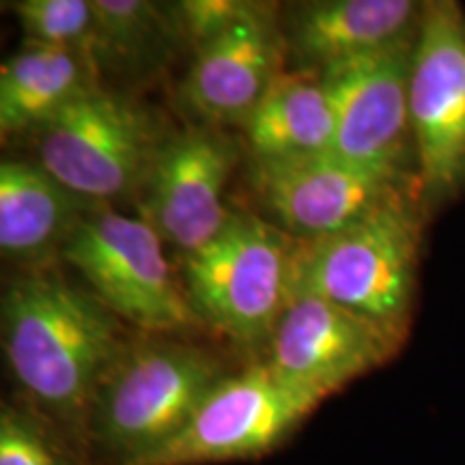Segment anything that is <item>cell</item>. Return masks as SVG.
I'll list each match as a JSON object with an SVG mask.
<instances>
[{"mask_svg": "<svg viewBox=\"0 0 465 465\" xmlns=\"http://www.w3.org/2000/svg\"><path fill=\"white\" fill-rule=\"evenodd\" d=\"M0 325L15 399L86 446L97 391L127 345L119 319L91 291L31 272L5 287Z\"/></svg>", "mask_w": 465, "mask_h": 465, "instance_id": "cell-1", "label": "cell"}, {"mask_svg": "<svg viewBox=\"0 0 465 465\" xmlns=\"http://www.w3.org/2000/svg\"><path fill=\"white\" fill-rule=\"evenodd\" d=\"M422 201L405 194L319 240H293L289 300L312 295L381 325L401 342L414 308Z\"/></svg>", "mask_w": 465, "mask_h": 465, "instance_id": "cell-2", "label": "cell"}, {"mask_svg": "<svg viewBox=\"0 0 465 465\" xmlns=\"http://www.w3.org/2000/svg\"><path fill=\"white\" fill-rule=\"evenodd\" d=\"M226 373L223 360L188 342H127L93 403L86 427L93 463L144 461L182 431Z\"/></svg>", "mask_w": 465, "mask_h": 465, "instance_id": "cell-3", "label": "cell"}, {"mask_svg": "<svg viewBox=\"0 0 465 465\" xmlns=\"http://www.w3.org/2000/svg\"><path fill=\"white\" fill-rule=\"evenodd\" d=\"M293 240L252 213L232 212L224 229L182 259V282L201 323L243 349H263L289 304Z\"/></svg>", "mask_w": 465, "mask_h": 465, "instance_id": "cell-4", "label": "cell"}, {"mask_svg": "<svg viewBox=\"0 0 465 465\" xmlns=\"http://www.w3.org/2000/svg\"><path fill=\"white\" fill-rule=\"evenodd\" d=\"M162 143L149 108L102 86L35 132L39 164L102 207L141 194Z\"/></svg>", "mask_w": 465, "mask_h": 465, "instance_id": "cell-5", "label": "cell"}, {"mask_svg": "<svg viewBox=\"0 0 465 465\" xmlns=\"http://www.w3.org/2000/svg\"><path fill=\"white\" fill-rule=\"evenodd\" d=\"M61 257L121 322L155 334L201 323L168 263L164 240L144 218L97 209L74 231Z\"/></svg>", "mask_w": 465, "mask_h": 465, "instance_id": "cell-6", "label": "cell"}, {"mask_svg": "<svg viewBox=\"0 0 465 465\" xmlns=\"http://www.w3.org/2000/svg\"><path fill=\"white\" fill-rule=\"evenodd\" d=\"M410 125L422 207L465 190V11L424 3L410 78Z\"/></svg>", "mask_w": 465, "mask_h": 465, "instance_id": "cell-7", "label": "cell"}, {"mask_svg": "<svg viewBox=\"0 0 465 465\" xmlns=\"http://www.w3.org/2000/svg\"><path fill=\"white\" fill-rule=\"evenodd\" d=\"M257 360L226 373L174 438L138 465H212L270 455L322 405Z\"/></svg>", "mask_w": 465, "mask_h": 465, "instance_id": "cell-8", "label": "cell"}, {"mask_svg": "<svg viewBox=\"0 0 465 465\" xmlns=\"http://www.w3.org/2000/svg\"><path fill=\"white\" fill-rule=\"evenodd\" d=\"M416 35L322 75L336 113L332 153L377 173L416 177L410 78Z\"/></svg>", "mask_w": 465, "mask_h": 465, "instance_id": "cell-9", "label": "cell"}, {"mask_svg": "<svg viewBox=\"0 0 465 465\" xmlns=\"http://www.w3.org/2000/svg\"><path fill=\"white\" fill-rule=\"evenodd\" d=\"M248 182L270 223L298 242L319 240L401 196L418 194L416 177L369 171L336 153L248 160Z\"/></svg>", "mask_w": 465, "mask_h": 465, "instance_id": "cell-10", "label": "cell"}, {"mask_svg": "<svg viewBox=\"0 0 465 465\" xmlns=\"http://www.w3.org/2000/svg\"><path fill=\"white\" fill-rule=\"evenodd\" d=\"M240 158V143L216 125L188 127L162 143L138 196L143 218L182 259L205 248L229 223L224 188Z\"/></svg>", "mask_w": 465, "mask_h": 465, "instance_id": "cell-11", "label": "cell"}, {"mask_svg": "<svg viewBox=\"0 0 465 465\" xmlns=\"http://www.w3.org/2000/svg\"><path fill=\"white\" fill-rule=\"evenodd\" d=\"M401 341L369 319L312 295L291 298L261 358L278 380L325 401L386 364Z\"/></svg>", "mask_w": 465, "mask_h": 465, "instance_id": "cell-12", "label": "cell"}, {"mask_svg": "<svg viewBox=\"0 0 465 465\" xmlns=\"http://www.w3.org/2000/svg\"><path fill=\"white\" fill-rule=\"evenodd\" d=\"M284 72L287 44L278 9L254 3L242 20L196 48L179 100L205 125L242 127Z\"/></svg>", "mask_w": 465, "mask_h": 465, "instance_id": "cell-13", "label": "cell"}, {"mask_svg": "<svg viewBox=\"0 0 465 465\" xmlns=\"http://www.w3.org/2000/svg\"><path fill=\"white\" fill-rule=\"evenodd\" d=\"M414 0H311L282 11L287 72L325 69L403 42L420 25Z\"/></svg>", "mask_w": 465, "mask_h": 465, "instance_id": "cell-14", "label": "cell"}, {"mask_svg": "<svg viewBox=\"0 0 465 465\" xmlns=\"http://www.w3.org/2000/svg\"><path fill=\"white\" fill-rule=\"evenodd\" d=\"M102 205L63 185L39 162L0 164V250L20 263H45L61 254L74 231Z\"/></svg>", "mask_w": 465, "mask_h": 465, "instance_id": "cell-15", "label": "cell"}, {"mask_svg": "<svg viewBox=\"0 0 465 465\" xmlns=\"http://www.w3.org/2000/svg\"><path fill=\"white\" fill-rule=\"evenodd\" d=\"M97 69L78 52L25 42L0 69V134L37 132L80 97L100 89Z\"/></svg>", "mask_w": 465, "mask_h": 465, "instance_id": "cell-16", "label": "cell"}, {"mask_svg": "<svg viewBox=\"0 0 465 465\" xmlns=\"http://www.w3.org/2000/svg\"><path fill=\"white\" fill-rule=\"evenodd\" d=\"M250 162L332 153L336 113L322 75L284 72L240 127Z\"/></svg>", "mask_w": 465, "mask_h": 465, "instance_id": "cell-17", "label": "cell"}, {"mask_svg": "<svg viewBox=\"0 0 465 465\" xmlns=\"http://www.w3.org/2000/svg\"><path fill=\"white\" fill-rule=\"evenodd\" d=\"M100 63L149 65L166 58L174 35L182 33L174 9L144 0H93ZM183 37V33H182Z\"/></svg>", "mask_w": 465, "mask_h": 465, "instance_id": "cell-18", "label": "cell"}, {"mask_svg": "<svg viewBox=\"0 0 465 465\" xmlns=\"http://www.w3.org/2000/svg\"><path fill=\"white\" fill-rule=\"evenodd\" d=\"M0 465H95L83 441L20 399L0 405Z\"/></svg>", "mask_w": 465, "mask_h": 465, "instance_id": "cell-19", "label": "cell"}, {"mask_svg": "<svg viewBox=\"0 0 465 465\" xmlns=\"http://www.w3.org/2000/svg\"><path fill=\"white\" fill-rule=\"evenodd\" d=\"M11 9L25 42L78 52L102 65L93 0H20Z\"/></svg>", "mask_w": 465, "mask_h": 465, "instance_id": "cell-20", "label": "cell"}, {"mask_svg": "<svg viewBox=\"0 0 465 465\" xmlns=\"http://www.w3.org/2000/svg\"><path fill=\"white\" fill-rule=\"evenodd\" d=\"M252 7L254 0H183L174 7V15L183 37L199 48L242 20Z\"/></svg>", "mask_w": 465, "mask_h": 465, "instance_id": "cell-21", "label": "cell"}]
</instances>
